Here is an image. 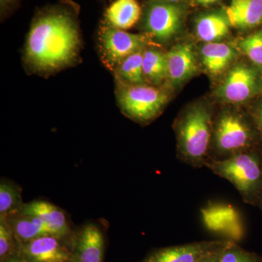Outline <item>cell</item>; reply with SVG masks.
Wrapping results in <instances>:
<instances>
[{"label":"cell","mask_w":262,"mask_h":262,"mask_svg":"<svg viewBox=\"0 0 262 262\" xmlns=\"http://www.w3.org/2000/svg\"><path fill=\"white\" fill-rule=\"evenodd\" d=\"M80 48L75 15L64 8H52L33 20L24 48V62L32 72L50 75L75 63Z\"/></svg>","instance_id":"obj_1"},{"label":"cell","mask_w":262,"mask_h":262,"mask_svg":"<svg viewBox=\"0 0 262 262\" xmlns=\"http://www.w3.org/2000/svg\"><path fill=\"white\" fill-rule=\"evenodd\" d=\"M213 113L203 103L186 108L174 125L177 139V156L181 161L194 168L205 167L209 158Z\"/></svg>","instance_id":"obj_2"},{"label":"cell","mask_w":262,"mask_h":262,"mask_svg":"<svg viewBox=\"0 0 262 262\" xmlns=\"http://www.w3.org/2000/svg\"><path fill=\"white\" fill-rule=\"evenodd\" d=\"M205 167L230 182L247 203L256 201L262 191V164L251 150L241 151L222 160L208 158Z\"/></svg>","instance_id":"obj_3"},{"label":"cell","mask_w":262,"mask_h":262,"mask_svg":"<svg viewBox=\"0 0 262 262\" xmlns=\"http://www.w3.org/2000/svg\"><path fill=\"white\" fill-rule=\"evenodd\" d=\"M119 107L138 123H149L159 116L169 101L167 91L149 84H129L115 81Z\"/></svg>","instance_id":"obj_4"},{"label":"cell","mask_w":262,"mask_h":262,"mask_svg":"<svg viewBox=\"0 0 262 262\" xmlns=\"http://www.w3.org/2000/svg\"><path fill=\"white\" fill-rule=\"evenodd\" d=\"M253 132L244 115L237 110L225 108L213 122L209 158L222 160L250 149Z\"/></svg>","instance_id":"obj_5"},{"label":"cell","mask_w":262,"mask_h":262,"mask_svg":"<svg viewBox=\"0 0 262 262\" xmlns=\"http://www.w3.org/2000/svg\"><path fill=\"white\" fill-rule=\"evenodd\" d=\"M146 34H132L101 22L98 32V46L103 65L111 72L127 57L149 46Z\"/></svg>","instance_id":"obj_6"},{"label":"cell","mask_w":262,"mask_h":262,"mask_svg":"<svg viewBox=\"0 0 262 262\" xmlns=\"http://www.w3.org/2000/svg\"><path fill=\"white\" fill-rule=\"evenodd\" d=\"M184 20V9L178 3L149 0L142 17V28L150 39L166 42L177 35Z\"/></svg>","instance_id":"obj_7"},{"label":"cell","mask_w":262,"mask_h":262,"mask_svg":"<svg viewBox=\"0 0 262 262\" xmlns=\"http://www.w3.org/2000/svg\"><path fill=\"white\" fill-rule=\"evenodd\" d=\"M261 87V77L257 71L241 63L227 72L215 94L223 102L237 104L246 102L259 94Z\"/></svg>","instance_id":"obj_8"},{"label":"cell","mask_w":262,"mask_h":262,"mask_svg":"<svg viewBox=\"0 0 262 262\" xmlns=\"http://www.w3.org/2000/svg\"><path fill=\"white\" fill-rule=\"evenodd\" d=\"M70 262H103L105 235L95 222H88L73 232L70 239Z\"/></svg>","instance_id":"obj_9"},{"label":"cell","mask_w":262,"mask_h":262,"mask_svg":"<svg viewBox=\"0 0 262 262\" xmlns=\"http://www.w3.org/2000/svg\"><path fill=\"white\" fill-rule=\"evenodd\" d=\"M227 241H203L158 248L141 262H200L223 248Z\"/></svg>","instance_id":"obj_10"},{"label":"cell","mask_w":262,"mask_h":262,"mask_svg":"<svg viewBox=\"0 0 262 262\" xmlns=\"http://www.w3.org/2000/svg\"><path fill=\"white\" fill-rule=\"evenodd\" d=\"M17 253L27 262H70V246L64 239L46 235L18 246Z\"/></svg>","instance_id":"obj_11"},{"label":"cell","mask_w":262,"mask_h":262,"mask_svg":"<svg viewBox=\"0 0 262 262\" xmlns=\"http://www.w3.org/2000/svg\"><path fill=\"white\" fill-rule=\"evenodd\" d=\"M21 213L39 217L46 224L52 234L62 239H70L73 232L65 212L58 206L44 201L25 203Z\"/></svg>","instance_id":"obj_12"},{"label":"cell","mask_w":262,"mask_h":262,"mask_svg":"<svg viewBox=\"0 0 262 262\" xmlns=\"http://www.w3.org/2000/svg\"><path fill=\"white\" fill-rule=\"evenodd\" d=\"M168 77L172 85H179L190 78L198 70L192 46L187 43L177 45L166 53Z\"/></svg>","instance_id":"obj_13"},{"label":"cell","mask_w":262,"mask_h":262,"mask_svg":"<svg viewBox=\"0 0 262 262\" xmlns=\"http://www.w3.org/2000/svg\"><path fill=\"white\" fill-rule=\"evenodd\" d=\"M226 16L232 27L252 29L262 23V0H232Z\"/></svg>","instance_id":"obj_14"},{"label":"cell","mask_w":262,"mask_h":262,"mask_svg":"<svg viewBox=\"0 0 262 262\" xmlns=\"http://www.w3.org/2000/svg\"><path fill=\"white\" fill-rule=\"evenodd\" d=\"M141 17V8L136 0H115L106 8L103 21L125 31L134 27Z\"/></svg>","instance_id":"obj_15"},{"label":"cell","mask_w":262,"mask_h":262,"mask_svg":"<svg viewBox=\"0 0 262 262\" xmlns=\"http://www.w3.org/2000/svg\"><path fill=\"white\" fill-rule=\"evenodd\" d=\"M9 222L18 246L46 235H53L48 226L36 215L20 213L7 219Z\"/></svg>","instance_id":"obj_16"},{"label":"cell","mask_w":262,"mask_h":262,"mask_svg":"<svg viewBox=\"0 0 262 262\" xmlns=\"http://www.w3.org/2000/svg\"><path fill=\"white\" fill-rule=\"evenodd\" d=\"M205 68L212 75H218L227 68L235 57L233 48L226 43H206L201 51Z\"/></svg>","instance_id":"obj_17"},{"label":"cell","mask_w":262,"mask_h":262,"mask_svg":"<svg viewBox=\"0 0 262 262\" xmlns=\"http://www.w3.org/2000/svg\"><path fill=\"white\" fill-rule=\"evenodd\" d=\"M229 23L227 16L213 13L201 15L196 21V36L206 43L217 42L229 33Z\"/></svg>","instance_id":"obj_18"},{"label":"cell","mask_w":262,"mask_h":262,"mask_svg":"<svg viewBox=\"0 0 262 262\" xmlns=\"http://www.w3.org/2000/svg\"><path fill=\"white\" fill-rule=\"evenodd\" d=\"M143 72L147 84L160 86L168 77L166 53L155 48H144Z\"/></svg>","instance_id":"obj_19"},{"label":"cell","mask_w":262,"mask_h":262,"mask_svg":"<svg viewBox=\"0 0 262 262\" xmlns=\"http://www.w3.org/2000/svg\"><path fill=\"white\" fill-rule=\"evenodd\" d=\"M144 50L133 53L117 66L113 72L115 81L129 84L147 83L143 72Z\"/></svg>","instance_id":"obj_20"},{"label":"cell","mask_w":262,"mask_h":262,"mask_svg":"<svg viewBox=\"0 0 262 262\" xmlns=\"http://www.w3.org/2000/svg\"><path fill=\"white\" fill-rule=\"evenodd\" d=\"M24 204L21 188L11 181L2 179L0 183V219H8L20 213Z\"/></svg>","instance_id":"obj_21"},{"label":"cell","mask_w":262,"mask_h":262,"mask_svg":"<svg viewBox=\"0 0 262 262\" xmlns=\"http://www.w3.org/2000/svg\"><path fill=\"white\" fill-rule=\"evenodd\" d=\"M18 251V244L9 222L0 219V262H5Z\"/></svg>","instance_id":"obj_22"},{"label":"cell","mask_w":262,"mask_h":262,"mask_svg":"<svg viewBox=\"0 0 262 262\" xmlns=\"http://www.w3.org/2000/svg\"><path fill=\"white\" fill-rule=\"evenodd\" d=\"M238 46L253 63L262 68V29L241 39Z\"/></svg>","instance_id":"obj_23"},{"label":"cell","mask_w":262,"mask_h":262,"mask_svg":"<svg viewBox=\"0 0 262 262\" xmlns=\"http://www.w3.org/2000/svg\"><path fill=\"white\" fill-rule=\"evenodd\" d=\"M220 262H257L251 253L246 252L232 241H228L221 252Z\"/></svg>","instance_id":"obj_24"},{"label":"cell","mask_w":262,"mask_h":262,"mask_svg":"<svg viewBox=\"0 0 262 262\" xmlns=\"http://www.w3.org/2000/svg\"><path fill=\"white\" fill-rule=\"evenodd\" d=\"M227 242H228V241H227ZM225 246H224V247H225ZM223 248L212 253V254L209 255V256H207V257L203 258V259L201 260L200 262H220V254Z\"/></svg>","instance_id":"obj_25"},{"label":"cell","mask_w":262,"mask_h":262,"mask_svg":"<svg viewBox=\"0 0 262 262\" xmlns=\"http://www.w3.org/2000/svg\"><path fill=\"white\" fill-rule=\"evenodd\" d=\"M17 0H0V6H1L2 13H5L9 8L13 7Z\"/></svg>","instance_id":"obj_26"},{"label":"cell","mask_w":262,"mask_h":262,"mask_svg":"<svg viewBox=\"0 0 262 262\" xmlns=\"http://www.w3.org/2000/svg\"><path fill=\"white\" fill-rule=\"evenodd\" d=\"M5 262H27L25 259H24L18 253H15L14 256H11V257L8 258Z\"/></svg>","instance_id":"obj_27"},{"label":"cell","mask_w":262,"mask_h":262,"mask_svg":"<svg viewBox=\"0 0 262 262\" xmlns=\"http://www.w3.org/2000/svg\"><path fill=\"white\" fill-rule=\"evenodd\" d=\"M218 0H194L198 4L203 5V6H208V5L213 4L216 3Z\"/></svg>","instance_id":"obj_28"},{"label":"cell","mask_w":262,"mask_h":262,"mask_svg":"<svg viewBox=\"0 0 262 262\" xmlns=\"http://www.w3.org/2000/svg\"><path fill=\"white\" fill-rule=\"evenodd\" d=\"M258 122H259L260 127H261L262 131V105L261 107H260L259 110H258Z\"/></svg>","instance_id":"obj_29"},{"label":"cell","mask_w":262,"mask_h":262,"mask_svg":"<svg viewBox=\"0 0 262 262\" xmlns=\"http://www.w3.org/2000/svg\"><path fill=\"white\" fill-rule=\"evenodd\" d=\"M166 1L170 2V3H178L179 2L182 1V0H166Z\"/></svg>","instance_id":"obj_30"},{"label":"cell","mask_w":262,"mask_h":262,"mask_svg":"<svg viewBox=\"0 0 262 262\" xmlns=\"http://www.w3.org/2000/svg\"><path fill=\"white\" fill-rule=\"evenodd\" d=\"M261 201H262V191H261Z\"/></svg>","instance_id":"obj_31"}]
</instances>
